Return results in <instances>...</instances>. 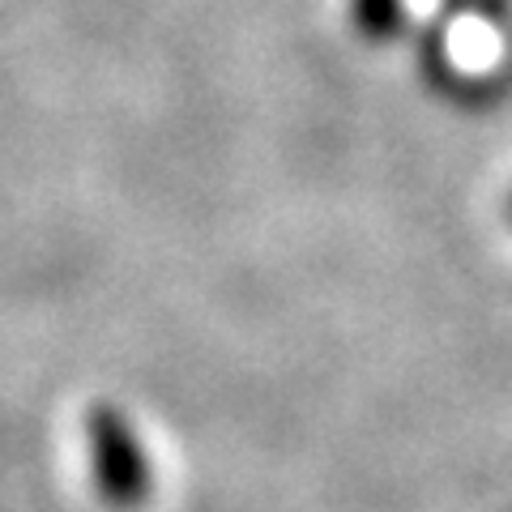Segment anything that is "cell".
Instances as JSON below:
<instances>
[{"instance_id": "1", "label": "cell", "mask_w": 512, "mask_h": 512, "mask_svg": "<svg viewBox=\"0 0 512 512\" xmlns=\"http://www.w3.org/2000/svg\"><path fill=\"white\" fill-rule=\"evenodd\" d=\"M86 444H90V474L94 491L116 508L128 512L150 500V457L141 448L137 431L116 406H94L86 419Z\"/></svg>"}, {"instance_id": "2", "label": "cell", "mask_w": 512, "mask_h": 512, "mask_svg": "<svg viewBox=\"0 0 512 512\" xmlns=\"http://www.w3.org/2000/svg\"><path fill=\"white\" fill-rule=\"evenodd\" d=\"M355 26L363 39L389 43L402 30V0H355Z\"/></svg>"}]
</instances>
